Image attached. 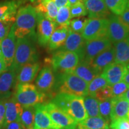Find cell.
<instances>
[{"label":"cell","instance_id":"cb8c5ba5","mask_svg":"<svg viewBox=\"0 0 129 129\" xmlns=\"http://www.w3.org/2000/svg\"><path fill=\"white\" fill-rule=\"evenodd\" d=\"M35 10L53 22H55L58 8L53 0H37Z\"/></svg>","mask_w":129,"mask_h":129},{"label":"cell","instance_id":"4dcf8cb0","mask_svg":"<svg viewBox=\"0 0 129 129\" xmlns=\"http://www.w3.org/2000/svg\"><path fill=\"white\" fill-rule=\"evenodd\" d=\"M106 7L117 16H120L127 7V0H104Z\"/></svg>","mask_w":129,"mask_h":129},{"label":"cell","instance_id":"7a4b0ae2","mask_svg":"<svg viewBox=\"0 0 129 129\" xmlns=\"http://www.w3.org/2000/svg\"><path fill=\"white\" fill-rule=\"evenodd\" d=\"M53 93H64L84 97L88 95V84L83 79L69 72L57 73Z\"/></svg>","mask_w":129,"mask_h":129},{"label":"cell","instance_id":"6da1fadb","mask_svg":"<svg viewBox=\"0 0 129 129\" xmlns=\"http://www.w3.org/2000/svg\"><path fill=\"white\" fill-rule=\"evenodd\" d=\"M37 21V13L34 7L31 5H27L20 8L16 13L13 24L14 35L16 38L26 37L35 39Z\"/></svg>","mask_w":129,"mask_h":129},{"label":"cell","instance_id":"db71d44e","mask_svg":"<svg viewBox=\"0 0 129 129\" xmlns=\"http://www.w3.org/2000/svg\"><path fill=\"white\" fill-rule=\"evenodd\" d=\"M128 118L129 119V111H128Z\"/></svg>","mask_w":129,"mask_h":129},{"label":"cell","instance_id":"681fc988","mask_svg":"<svg viewBox=\"0 0 129 129\" xmlns=\"http://www.w3.org/2000/svg\"><path fill=\"white\" fill-rule=\"evenodd\" d=\"M24 1H29L30 2H34L36 0H24Z\"/></svg>","mask_w":129,"mask_h":129},{"label":"cell","instance_id":"d6986e66","mask_svg":"<svg viewBox=\"0 0 129 129\" xmlns=\"http://www.w3.org/2000/svg\"><path fill=\"white\" fill-rule=\"evenodd\" d=\"M114 62H115V51L114 47L111 46L97 56L91 64L98 75H101L106 67Z\"/></svg>","mask_w":129,"mask_h":129},{"label":"cell","instance_id":"5b68a950","mask_svg":"<svg viewBox=\"0 0 129 129\" xmlns=\"http://www.w3.org/2000/svg\"><path fill=\"white\" fill-rule=\"evenodd\" d=\"M50 60L51 68L57 73H72L80 61L76 53L60 50L53 54Z\"/></svg>","mask_w":129,"mask_h":129},{"label":"cell","instance_id":"d590c367","mask_svg":"<svg viewBox=\"0 0 129 129\" xmlns=\"http://www.w3.org/2000/svg\"><path fill=\"white\" fill-rule=\"evenodd\" d=\"M94 98H96L99 102L112 99V92L111 86L106 85L104 87L101 88V89L96 91L94 96Z\"/></svg>","mask_w":129,"mask_h":129},{"label":"cell","instance_id":"603a6c76","mask_svg":"<svg viewBox=\"0 0 129 129\" xmlns=\"http://www.w3.org/2000/svg\"><path fill=\"white\" fill-rule=\"evenodd\" d=\"M69 26H59L54 30L48 43V47L50 50H55L60 48L65 42L68 36Z\"/></svg>","mask_w":129,"mask_h":129},{"label":"cell","instance_id":"ac0fdd59","mask_svg":"<svg viewBox=\"0 0 129 129\" xmlns=\"http://www.w3.org/2000/svg\"><path fill=\"white\" fill-rule=\"evenodd\" d=\"M4 105L6 107V112L4 128L10 122L14 121L20 122V116L23 110V106L16 101L14 96L5 100Z\"/></svg>","mask_w":129,"mask_h":129},{"label":"cell","instance_id":"60d3db41","mask_svg":"<svg viewBox=\"0 0 129 129\" xmlns=\"http://www.w3.org/2000/svg\"><path fill=\"white\" fill-rule=\"evenodd\" d=\"M6 107L4 101H0V129H4Z\"/></svg>","mask_w":129,"mask_h":129},{"label":"cell","instance_id":"52a82bcc","mask_svg":"<svg viewBox=\"0 0 129 129\" xmlns=\"http://www.w3.org/2000/svg\"><path fill=\"white\" fill-rule=\"evenodd\" d=\"M108 26V19L89 18L81 35L86 41L107 36Z\"/></svg>","mask_w":129,"mask_h":129},{"label":"cell","instance_id":"680465c9","mask_svg":"<svg viewBox=\"0 0 129 129\" xmlns=\"http://www.w3.org/2000/svg\"></svg>","mask_w":129,"mask_h":129},{"label":"cell","instance_id":"6f0895ef","mask_svg":"<svg viewBox=\"0 0 129 129\" xmlns=\"http://www.w3.org/2000/svg\"><path fill=\"white\" fill-rule=\"evenodd\" d=\"M43 129H46V128H43Z\"/></svg>","mask_w":129,"mask_h":129},{"label":"cell","instance_id":"1f68e13d","mask_svg":"<svg viewBox=\"0 0 129 129\" xmlns=\"http://www.w3.org/2000/svg\"><path fill=\"white\" fill-rule=\"evenodd\" d=\"M70 6H65L59 8L55 22L61 26H69L72 17L70 13Z\"/></svg>","mask_w":129,"mask_h":129},{"label":"cell","instance_id":"f5cc1de1","mask_svg":"<svg viewBox=\"0 0 129 129\" xmlns=\"http://www.w3.org/2000/svg\"><path fill=\"white\" fill-rule=\"evenodd\" d=\"M82 1H83V2H85V1H86L87 0H81Z\"/></svg>","mask_w":129,"mask_h":129},{"label":"cell","instance_id":"7c38bea8","mask_svg":"<svg viewBox=\"0 0 129 129\" xmlns=\"http://www.w3.org/2000/svg\"><path fill=\"white\" fill-rule=\"evenodd\" d=\"M64 112L77 122L82 121L88 117L84 104V98L81 96L69 94L68 101Z\"/></svg>","mask_w":129,"mask_h":129},{"label":"cell","instance_id":"9a60e30c","mask_svg":"<svg viewBox=\"0 0 129 129\" xmlns=\"http://www.w3.org/2000/svg\"><path fill=\"white\" fill-rule=\"evenodd\" d=\"M127 70V64L114 62L106 67L101 75L106 80L108 85L112 86L122 81Z\"/></svg>","mask_w":129,"mask_h":129},{"label":"cell","instance_id":"ab89813d","mask_svg":"<svg viewBox=\"0 0 129 129\" xmlns=\"http://www.w3.org/2000/svg\"><path fill=\"white\" fill-rule=\"evenodd\" d=\"M13 24L12 22L0 20V40H3L7 36Z\"/></svg>","mask_w":129,"mask_h":129},{"label":"cell","instance_id":"d6a6232c","mask_svg":"<svg viewBox=\"0 0 129 129\" xmlns=\"http://www.w3.org/2000/svg\"><path fill=\"white\" fill-rule=\"evenodd\" d=\"M108 85L107 81L101 75L96 76L88 84V95L94 97L97 91Z\"/></svg>","mask_w":129,"mask_h":129},{"label":"cell","instance_id":"ee69618b","mask_svg":"<svg viewBox=\"0 0 129 129\" xmlns=\"http://www.w3.org/2000/svg\"><path fill=\"white\" fill-rule=\"evenodd\" d=\"M58 9L65 6H70L68 0H53Z\"/></svg>","mask_w":129,"mask_h":129},{"label":"cell","instance_id":"8fae6325","mask_svg":"<svg viewBox=\"0 0 129 129\" xmlns=\"http://www.w3.org/2000/svg\"><path fill=\"white\" fill-rule=\"evenodd\" d=\"M17 73L9 69L0 75V101L14 96L17 86Z\"/></svg>","mask_w":129,"mask_h":129},{"label":"cell","instance_id":"c3c4849f","mask_svg":"<svg viewBox=\"0 0 129 129\" xmlns=\"http://www.w3.org/2000/svg\"><path fill=\"white\" fill-rule=\"evenodd\" d=\"M122 97L124 98L125 100H127V101L129 102V88L124 93V94L122 95Z\"/></svg>","mask_w":129,"mask_h":129},{"label":"cell","instance_id":"f546056e","mask_svg":"<svg viewBox=\"0 0 129 129\" xmlns=\"http://www.w3.org/2000/svg\"><path fill=\"white\" fill-rule=\"evenodd\" d=\"M35 119V108L34 106L23 107L20 122L27 129H33Z\"/></svg>","mask_w":129,"mask_h":129},{"label":"cell","instance_id":"816d5d0a","mask_svg":"<svg viewBox=\"0 0 129 129\" xmlns=\"http://www.w3.org/2000/svg\"><path fill=\"white\" fill-rule=\"evenodd\" d=\"M127 68H128V69H129V62H128V63L127 64Z\"/></svg>","mask_w":129,"mask_h":129},{"label":"cell","instance_id":"5bb4252c","mask_svg":"<svg viewBox=\"0 0 129 129\" xmlns=\"http://www.w3.org/2000/svg\"><path fill=\"white\" fill-rule=\"evenodd\" d=\"M16 37L14 35V26L12 25L9 34L6 38L1 40V50L3 57L6 64V67L9 69L13 62L14 54L16 51Z\"/></svg>","mask_w":129,"mask_h":129},{"label":"cell","instance_id":"484cf974","mask_svg":"<svg viewBox=\"0 0 129 129\" xmlns=\"http://www.w3.org/2000/svg\"><path fill=\"white\" fill-rule=\"evenodd\" d=\"M115 62L127 64L129 62V36L114 43Z\"/></svg>","mask_w":129,"mask_h":129},{"label":"cell","instance_id":"ffe728a7","mask_svg":"<svg viewBox=\"0 0 129 129\" xmlns=\"http://www.w3.org/2000/svg\"><path fill=\"white\" fill-rule=\"evenodd\" d=\"M34 108L35 119L33 129H57L44 109L43 104H37Z\"/></svg>","mask_w":129,"mask_h":129},{"label":"cell","instance_id":"2e32d148","mask_svg":"<svg viewBox=\"0 0 129 129\" xmlns=\"http://www.w3.org/2000/svg\"><path fill=\"white\" fill-rule=\"evenodd\" d=\"M55 80L56 77L53 68L50 65H47L40 71L35 80L36 87L40 91L47 94L53 91Z\"/></svg>","mask_w":129,"mask_h":129},{"label":"cell","instance_id":"bcb514c9","mask_svg":"<svg viewBox=\"0 0 129 129\" xmlns=\"http://www.w3.org/2000/svg\"><path fill=\"white\" fill-rule=\"evenodd\" d=\"M122 81H123L124 82H125V83L129 86V69H128V70H127L126 74H125L124 77V78Z\"/></svg>","mask_w":129,"mask_h":129},{"label":"cell","instance_id":"f1b7e54d","mask_svg":"<svg viewBox=\"0 0 129 129\" xmlns=\"http://www.w3.org/2000/svg\"><path fill=\"white\" fill-rule=\"evenodd\" d=\"M83 98L84 104L88 117L100 116L99 101L90 95H87Z\"/></svg>","mask_w":129,"mask_h":129},{"label":"cell","instance_id":"f35d334b","mask_svg":"<svg viewBox=\"0 0 129 129\" xmlns=\"http://www.w3.org/2000/svg\"><path fill=\"white\" fill-rule=\"evenodd\" d=\"M109 127V129H129V119L125 118L111 121Z\"/></svg>","mask_w":129,"mask_h":129},{"label":"cell","instance_id":"e0dca14e","mask_svg":"<svg viewBox=\"0 0 129 129\" xmlns=\"http://www.w3.org/2000/svg\"><path fill=\"white\" fill-rule=\"evenodd\" d=\"M89 18L107 19L111 13L104 0H87L84 2Z\"/></svg>","mask_w":129,"mask_h":129},{"label":"cell","instance_id":"4fadbf2b","mask_svg":"<svg viewBox=\"0 0 129 129\" xmlns=\"http://www.w3.org/2000/svg\"><path fill=\"white\" fill-rule=\"evenodd\" d=\"M85 42L86 40L83 38L81 34L72 32L70 29L65 42L59 50L76 53L81 61L84 56Z\"/></svg>","mask_w":129,"mask_h":129},{"label":"cell","instance_id":"b9f144b4","mask_svg":"<svg viewBox=\"0 0 129 129\" xmlns=\"http://www.w3.org/2000/svg\"><path fill=\"white\" fill-rule=\"evenodd\" d=\"M4 129H27L24 125L19 121H14L9 124Z\"/></svg>","mask_w":129,"mask_h":129},{"label":"cell","instance_id":"9f6ffc18","mask_svg":"<svg viewBox=\"0 0 129 129\" xmlns=\"http://www.w3.org/2000/svg\"><path fill=\"white\" fill-rule=\"evenodd\" d=\"M74 129H78V128H74Z\"/></svg>","mask_w":129,"mask_h":129},{"label":"cell","instance_id":"11a10c76","mask_svg":"<svg viewBox=\"0 0 129 129\" xmlns=\"http://www.w3.org/2000/svg\"><path fill=\"white\" fill-rule=\"evenodd\" d=\"M106 129H109V128H106Z\"/></svg>","mask_w":129,"mask_h":129},{"label":"cell","instance_id":"3957f363","mask_svg":"<svg viewBox=\"0 0 129 129\" xmlns=\"http://www.w3.org/2000/svg\"><path fill=\"white\" fill-rule=\"evenodd\" d=\"M38 59L36 48L29 38H17L13 62L9 68L17 74L25 64L37 62Z\"/></svg>","mask_w":129,"mask_h":129},{"label":"cell","instance_id":"9c48e42d","mask_svg":"<svg viewBox=\"0 0 129 129\" xmlns=\"http://www.w3.org/2000/svg\"><path fill=\"white\" fill-rule=\"evenodd\" d=\"M111 46V42L107 36L86 41L84 48V56L82 60L91 63L97 56Z\"/></svg>","mask_w":129,"mask_h":129},{"label":"cell","instance_id":"44dd1931","mask_svg":"<svg viewBox=\"0 0 129 129\" xmlns=\"http://www.w3.org/2000/svg\"><path fill=\"white\" fill-rule=\"evenodd\" d=\"M111 100L112 112L111 115V122L118 119L128 118L129 111L128 102L122 96L119 98H112Z\"/></svg>","mask_w":129,"mask_h":129},{"label":"cell","instance_id":"83f0119b","mask_svg":"<svg viewBox=\"0 0 129 129\" xmlns=\"http://www.w3.org/2000/svg\"><path fill=\"white\" fill-rule=\"evenodd\" d=\"M109 123L101 116L87 117L78 122V129H106L108 128Z\"/></svg>","mask_w":129,"mask_h":129},{"label":"cell","instance_id":"74e56055","mask_svg":"<svg viewBox=\"0 0 129 129\" xmlns=\"http://www.w3.org/2000/svg\"><path fill=\"white\" fill-rule=\"evenodd\" d=\"M112 92V98L121 97L129 88V86L123 81L119 82L111 86Z\"/></svg>","mask_w":129,"mask_h":129},{"label":"cell","instance_id":"f6af8a7d","mask_svg":"<svg viewBox=\"0 0 129 129\" xmlns=\"http://www.w3.org/2000/svg\"><path fill=\"white\" fill-rule=\"evenodd\" d=\"M7 70H8V69L6 67V64L3 57L1 50H0V74H3Z\"/></svg>","mask_w":129,"mask_h":129},{"label":"cell","instance_id":"277c9868","mask_svg":"<svg viewBox=\"0 0 129 129\" xmlns=\"http://www.w3.org/2000/svg\"><path fill=\"white\" fill-rule=\"evenodd\" d=\"M13 96L23 107H27L43 104L47 94L38 90L33 84L23 83L17 84Z\"/></svg>","mask_w":129,"mask_h":129},{"label":"cell","instance_id":"30bf717a","mask_svg":"<svg viewBox=\"0 0 129 129\" xmlns=\"http://www.w3.org/2000/svg\"><path fill=\"white\" fill-rule=\"evenodd\" d=\"M37 40L41 46L47 45L50 38L57 28V23L46 18L44 16L37 13Z\"/></svg>","mask_w":129,"mask_h":129},{"label":"cell","instance_id":"7dc6e473","mask_svg":"<svg viewBox=\"0 0 129 129\" xmlns=\"http://www.w3.org/2000/svg\"><path fill=\"white\" fill-rule=\"evenodd\" d=\"M69 1V6H74V5L75 4H78L79 3H83V1H81V0H68Z\"/></svg>","mask_w":129,"mask_h":129},{"label":"cell","instance_id":"836d02e7","mask_svg":"<svg viewBox=\"0 0 129 129\" xmlns=\"http://www.w3.org/2000/svg\"><path fill=\"white\" fill-rule=\"evenodd\" d=\"M112 112V100L111 99L99 102V114L109 123L111 122Z\"/></svg>","mask_w":129,"mask_h":129},{"label":"cell","instance_id":"4316f807","mask_svg":"<svg viewBox=\"0 0 129 129\" xmlns=\"http://www.w3.org/2000/svg\"><path fill=\"white\" fill-rule=\"evenodd\" d=\"M19 3L15 1H7L0 4V20L14 23Z\"/></svg>","mask_w":129,"mask_h":129},{"label":"cell","instance_id":"d4e9b609","mask_svg":"<svg viewBox=\"0 0 129 129\" xmlns=\"http://www.w3.org/2000/svg\"><path fill=\"white\" fill-rule=\"evenodd\" d=\"M72 73L83 79L87 83H89L93 79L99 75L91 63L84 60L80 61Z\"/></svg>","mask_w":129,"mask_h":129},{"label":"cell","instance_id":"ba28073f","mask_svg":"<svg viewBox=\"0 0 129 129\" xmlns=\"http://www.w3.org/2000/svg\"><path fill=\"white\" fill-rule=\"evenodd\" d=\"M129 36V27L118 16L113 14L108 19L107 37L111 43H115Z\"/></svg>","mask_w":129,"mask_h":129},{"label":"cell","instance_id":"7402d4cb","mask_svg":"<svg viewBox=\"0 0 129 129\" xmlns=\"http://www.w3.org/2000/svg\"><path fill=\"white\" fill-rule=\"evenodd\" d=\"M40 68V64L37 62L25 64L17 75V84L29 83L33 81L37 77Z\"/></svg>","mask_w":129,"mask_h":129},{"label":"cell","instance_id":"7bdbcfd3","mask_svg":"<svg viewBox=\"0 0 129 129\" xmlns=\"http://www.w3.org/2000/svg\"><path fill=\"white\" fill-rule=\"evenodd\" d=\"M118 16L121 20L129 27V7L127 8L124 12Z\"/></svg>","mask_w":129,"mask_h":129},{"label":"cell","instance_id":"e575fe53","mask_svg":"<svg viewBox=\"0 0 129 129\" xmlns=\"http://www.w3.org/2000/svg\"><path fill=\"white\" fill-rule=\"evenodd\" d=\"M88 19L84 17H78L71 20L69 28L72 32L81 34L83 31Z\"/></svg>","mask_w":129,"mask_h":129},{"label":"cell","instance_id":"8992f818","mask_svg":"<svg viewBox=\"0 0 129 129\" xmlns=\"http://www.w3.org/2000/svg\"><path fill=\"white\" fill-rule=\"evenodd\" d=\"M43 106L57 129H74L77 128L78 122L51 102L43 104Z\"/></svg>","mask_w":129,"mask_h":129},{"label":"cell","instance_id":"f907efd6","mask_svg":"<svg viewBox=\"0 0 129 129\" xmlns=\"http://www.w3.org/2000/svg\"><path fill=\"white\" fill-rule=\"evenodd\" d=\"M129 7V0H127V7Z\"/></svg>","mask_w":129,"mask_h":129},{"label":"cell","instance_id":"8d00e7d4","mask_svg":"<svg viewBox=\"0 0 129 129\" xmlns=\"http://www.w3.org/2000/svg\"><path fill=\"white\" fill-rule=\"evenodd\" d=\"M70 13L72 18L85 16L87 14V11L84 4L83 3H79L78 4L71 6Z\"/></svg>","mask_w":129,"mask_h":129}]
</instances>
